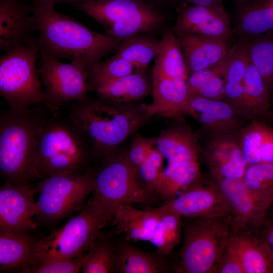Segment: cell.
Returning <instances> with one entry per match:
<instances>
[{
  "mask_svg": "<svg viewBox=\"0 0 273 273\" xmlns=\"http://www.w3.org/2000/svg\"><path fill=\"white\" fill-rule=\"evenodd\" d=\"M32 4L40 49L59 59H68L82 66L89 75L104 57L121 45L105 33L95 32L57 12L54 4Z\"/></svg>",
  "mask_w": 273,
  "mask_h": 273,
  "instance_id": "6da1fadb",
  "label": "cell"
},
{
  "mask_svg": "<svg viewBox=\"0 0 273 273\" xmlns=\"http://www.w3.org/2000/svg\"><path fill=\"white\" fill-rule=\"evenodd\" d=\"M71 104L68 118L88 139L95 156L103 158L117 151L149 117L145 104L87 97Z\"/></svg>",
  "mask_w": 273,
  "mask_h": 273,
  "instance_id": "7a4b0ae2",
  "label": "cell"
},
{
  "mask_svg": "<svg viewBox=\"0 0 273 273\" xmlns=\"http://www.w3.org/2000/svg\"><path fill=\"white\" fill-rule=\"evenodd\" d=\"M51 115L46 114L38 127L32 180L57 174L83 173L87 171L89 157L95 156L88 139L68 117Z\"/></svg>",
  "mask_w": 273,
  "mask_h": 273,
  "instance_id": "3957f363",
  "label": "cell"
},
{
  "mask_svg": "<svg viewBox=\"0 0 273 273\" xmlns=\"http://www.w3.org/2000/svg\"><path fill=\"white\" fill-rule=\"evenodd\" d=\"M41 106L0 115V173L5 181L29 184L37 144V129L46 113Z\"/></svg>",
  "mask_w": 273,
  "mask_h": 273,
  "instance_id": "277c9868",
  "label": "cell"
},
{
  "mask_svg": "<svg viewBox=\"0 0 273 273\" xmlns=\"http://www.w3.org/2000/svg\"><path fill=\"white\" fill-rule=\"evenodd\" d=\"M112 217V213L93 196L79 213L62 226L36 239L34 263L31 267L49 260L84 255Z\"/></svg>",
  "mask_w": 273,
  "mask_h": 273,
  "instance_id": "5b68a950",
  "label": "cell"
},
{
  "mask_svg": "<svg viewBox=\"0 0 273 273\" xmlns=\"http://www.w3.org/2000/svg\"><path fill=\"white\" fill-rule=\"evenodd\" d=\"M187 218L175 272L216 273L222 252L235 232L232 224L220 218Z\"/></svg>",
  "mask_w": 273,
  "mask_h": 273,
  "instance_id": "8992f818",
  "label": "cell"
},
{
  "mask_svg": "<svg viewBox=\"0 0 273 273\" xmlns=\"http://www.w3.org/2000/svg\"><path fill=\"white\" fill-rule=\"evenodd\" d=\"M39 51L34 37L1 57L0 94L11 110L44 106L46 96L35 67Z\"/></svg>",
  "mask_w": 273,
  "mask_h": 273,
  "instance_id": "52a82bcc",
  "label": "cell"
},
{
  "mask_svg": "<svg viewBox=\"0 0 273 273\" xmlns=\"http://www.w3.org/2000/svg\"><path fill=\"white\" fill-rule=\"evenodd\" d=\"M73 5L121 44L138 35L156 30L163 22L161 14L142 0H82Z\"/></svg>",
  "mask_w": 273,
  "mask_h": 273,
  "instance_id": "ba28073f",
  "label": "cell"
},
{
  "mask_svg": "<svg viewBox=\"0 0 273 273\" xmlns=\"http://www.w3.org/2000/svg\"><path fill=\"white\" fill-rule=\"evenodd\" d=\"M36 187L39 196L35 215L42 223H56L84 208L87 197L96 190L95 173L52 175L41 179Z\"/></svg>",
  "mask_w": 273,
  "mask_h": 273,
  "instance_id": "9c48e42d",
  "label": "cell"
},
{
  "mask_svg": "<svg viewBox=\"0 0 273 273\" xmlns=\"http://www.w3.org/2000/svg\"><path fill=\"white\" fill-rule=\"evenodd\" d=\"M96 188L94 196L113 215L119 206L147 203L151 194L141 184L137 169L127 154L115 152L104 157L95 173Z\"/></svg>",
  "mask_w": 273,
  "mask_h": 273,
  "instance_id": "30bf717a",
  "label": "cell"
},
{
  "mask_svg": "<svg viewBox=\"0 0 273 273\" xmlns=\"http://www.w3.org/2000/svg\"><path fill=\"white\" fill-rule=\"evenodd\" d=\"M41 64L38 74L44 87V106L51 114L69 103L87 97L89 73L82 66L65 63L40 49Z\"/></svg>",
  "mask_w": 273,
  "mask_h": 273,
  "instance_id": "8fae6325",
  "label": "cell"
},
{
  "mask_svg": "<svg viewBox=\"0 0 273 273\" xmlns=\"http://www.w3.org/2000/svg\"><path fill=\"white\" fill-rule=\"evenodd\" d=\"M210 180L201 178L176 197L158 208L181 217H207L225 219L233 227L232 208L218 183L211 176Z\"/></svg>",
  "mask_w": 273,
  "mask_h": 273,
  "instance_id": "7c38bea8",
  "label": "cell"
},
{
  "mask_svg": "<svg viewBox=\"0 0 273 273\" xmlns=\"http://www.w3.org/2000/svg\"><path fill=\"white\" fill-rule=\"evenodd\" d=\"M36 187L5 181L0 188V231L29 233L37 223L34 196Z\"/></svg>",
  "mask_w": 273,
  "mask_h": 273,
  "instance_id": "4fadbf2b",
  "label": "cell"
},
{
  "mask_svg": "<svg viewBox=\"0 0 273 273\" xmlns=\"http://www.w3.org/2000/svg\"><path fill=\"white\" fill-rule=\"evenodd\" d=\"M239 131L229 134H204L206 143L204 148L200 146V156L203 157L214 178H243L248 164L241 151Z\"/></svg>",
  "mask_w": 273,
  "mask_h": 273,
  "instance_id": "5bb4252c",
  "label": "cell"
},
{
  "mask_svg": "<svg viewBox=\"0 0 273 273\" xmlns=\"http://www.w3.org/2000/svg\"><path fill=\"white\" fill-rule=\"evenodd\" d=\"M215 179L232 208L234 231L259 229L270 205L252 192L243 179Z\"/></svg>",
  "mask_w": 273,
  "mask_h": 273,
  "instance_id": "9a60e30c",
  "label": "cell"
},
{
  "mask_svg": "<svg viewBox=\"0 0 273 273\" xmlns=\"http://www.w3.org/2000/svg\"><path fill=\"white\" fill-rule=\"evenodd\" d=\"M185 115L196 120L205 134H222L239 131L250 121L224 100L190 97Z\"/></svg>",
  "mask_w": 273,
  "mask_h": 273,
  "instance_id": "2e32d148",
  "label": "cell"
},
{
  "mask_svg": "<svg viewBox=\"0 0 273 273\" xmlns=\"http://www.w3.org/2000/svg\"><path fill=\"white\" fill-rule=\"evenodd\" d=\"M172 31L216 38L226 42L233 35L229 18L224 8L193 5L181 10Z\"/></svg>",
  "mask_w": 273,
  "mask_h": 273,
  "instance_id": "e0dca14e",
  "label": "cell"
},
{
  "mask_svg": "<svg viewBox=\"0 0 273 273\" xmlns=\"http://www.w3.org/2000/svg\"><path fill=\"white\" fill-rule=\"evenodd\" d=\"M32 6L22 0H0V49L6 52L34 38Z\"/></svg>",
  "mask_w": 273,
  "mask_h": 273,
  "instance_id": "ac0fdd59",
  "label": "cell"
},
{
  "mask_svg": "<svg viewBox=\"0 0 273 273\" xmlns=\"http://www.w3.org/2000/svg\"><path fill=\"white\" fill-rule=\"evenodd\" d=\"M153 101L145 104L148 117L160 115L181 121L190 97L187 80L152 73Z\"/></svg>",
  "mask_w": 273,
  "mask_h": 273,
  "instance_id": "d6986e66",
  "label": "cell"
},
{
  "mask_svg": "<svg viewBox=\"0 0 273 273\" xmlns=\"http://www.w3.org/2000/svg\"><path fill=\"white\" fill-rule=\"evenodd\" d=\"M174 33L189 74L220 64L230 49L227 42L220 39L196 34Z\"/></svg>",
  "mask_w": 273,
  "mask_h": 273,
  "instance_id": "ffe728a7",
  "label": "cell"
},
{
  "mask_svg": "<svg viewBox=\"0 0 273 273\" xmlns=\"http://www.w3.org/2000/svg\"><path fill=\"white\" fill-rule=\"evenodd\" d=\"M155 144L168 165H184L198 161L200 157L197 136L182 124L162 130L155 138Z\"/></svg>",
  "mask_w": 273,
  "mask_h": 273,
  "instance_id": "44dd1931",
  "label": "cell"
},
{
  "mask_svg": "<svg viewBox=\"0 0 273 273\" xmlns=\"http://www.w3.org/2000/svg\"><path fill=\"white\" fill-rule=\"evenodd\" d=\"M248 42V38L240 37L230 48L224 60L223 70V100L230 104L246 119L243 96L245 78L249 63Z\"/></svg>",
  "mask_w": 273,
  "mask_h": 273,
  "instance_id": "7402d4cb",
  "label": "cell"
},
{
  "mask_svg": "<svg viewBox=\"0 0 273 273\" xmlns=\"http://www.w3.org/2000/svg\"><path fill=\"white\" fill-rule=\"evenodd\" d=\"M232 239L244 273H273V254L258 230L235 232Z\"/></svg>",
  "mask_w": 273,
  "mask_h": 273,
  "instance_id": "603a6c76",
  "label": "cell"
},
{
  "mask_svg": "<svg viewBox=\"0 0 273 273\" xmlns=\"http://www.w3.org/2000/svg\"><path fill=\"white\" fill-rule=\"evenodd\" d=\"M161 214L158 208L143 211L131 204L120 205L112 217L115 233L123 234L127 241L150 242Z\"/></svg>",
  "mask_w": 273,
  "mask_h": 273,
  "instance_id": "cb8c5ba5",
  "label": "cell"
},
{
  "mask_svg": "<svg viewBox=\"0 0 273 273\" xmlns=\"http://www.w3.org/2000/svg\"><path fill=\"white\" fill-rule=\"evenodd\" d=\"M139 70L115 79L92 84L89 90L99 98L119 103L135 102L147 96L152 88V80L145 73Z\"/></svg>",
  "mask_w": 273,
  "mask_h": 273,
  "instance_id": "d4e9b609",
  "label": "cell"
},
{
  "mask_svg": "<svg viewBox=\"0 0 273 273\" xmlns=\"http://www.w3.org/2000/svg\"><path fill=\"white\" fill-rule=\"evenodd\" d=\"M36 239L28 233L0 231V270L21 272L34 263Z\"/></svg>",
  "mask_w": 273,
  "mask_h": 273,
  "instance_id": "484cf974",
  "label": "cell"
},
{
  "mask_svg": "<svg viewBox=\"0 0 273 273\" xmlns=\"http://www.w3.org/2000/svg\"><path fill=\"white\" fill-rule=\"evenodd\" d=\"M239 140L248 165L267 163L273 155V128L263 121H250L240 130Z\"/></svg>",
  "mask_w": 273,
  "mask_h": 273,
  "instance_id": "4316f807",
  "label": "cell"
},
{
  "mask_svg": "<svg viewBox=\"0 0 273 273\" xmlns=\"http://www.w3.org/2000/svg\"><path fill=\"white\" fill-rule=\"evenodd\" d=\"M117 272L120 273H161L170 266L166 256L149 253L127 242L115 244Z\"/></svg>",
  "mask_w": 273,
  "mask_h": 273,
  "instance_id": "83f0119b",
  "label": "cell"
},
{
  "mask_svg": "<svg viewBox=\"0 0 273 273\" xmlns=\"http://www.w3.org/2000/svg\"><path fill=\"white\" fill-rule=\"evenodd\" d=\"M270 94L262 77L249 60L243 96L245 116L248 120L263 121L271 116Z\"/></svg>",
  "mask_w": 273,
  "mask_h": 273,
  "instance_id": "f1b7e54d",
  "label": "cell"
},
{
  "mask_svg": "<svg viewBox=\"0 0 273 273\" xmlns=\"http://www.w3.org/2000/svg\"><path fill=\"white\" fill-rule=\"evenodd\" d=\"M152 73L172 78L187 79L189 70L180 46L172 30L165 31L162 35Z\"/></svg>",
  "mask_w": 273,
  "mask_h": 273,
  "instance_id": "f546056e",
  "label": "cell"
},
{
  "mask_svg": "<svg viewBox=\"0 0 273 273\" xmlns=\"http://www.w3.org/2000/svg\"><path fill=\"white\" fill-rule=\"evenodd\" d=\"M201 177L198 161L178 166L166 165L161 174L155 193L165 202L170 201Z\"/></svg>",
  "mask_w": 273,
  "mask_h": 273,
  "instance_id": "4dcf8cb0",
  "label": "cell"
},
{
  "mask_svg": "<svg viewBox=\"0 0 273 273\" xmlns=\"http://www.w3.org/2000/svg\"><path fill=\"white\" fill-rule=\"evenodd\" d=\"M224 60L214 67L194 71L189 74L187 86L190 97L223 100Z\"/></svg>",
  "mask_w": 273,
  "mask_h": 273,
  "instance_id": "1f68e13d",
  "label": "cell"
},
{
  "mask_svg": "<svg viewBox=\"0 0 273 273\" xmlns=\"http://www.w3.org/2000/svg\"><path fill=\"white\" fill-rule=\"evenodd\" d=\"M83 273L117 272L115 244L111 238L101 232L84 254Z\"/></svg>",
  "mask_w": 273,
  "mask_h": 273,
  "instance_id": "d6a6232c",
  "label": "cell"
},
{
  "mask_svg": "<svg viewBox=\"0 0 273 273\" xmlns=\"http://www.w3.org/2000/svg\"><path fill=\"white\" fill-rule=\"evenodd\" d=\"M273 30V3L257 5L241 12L236 26L240 35L250 38Z\"/></svg>",
  "mask_w": 273,
  "mask_h": 273,
  "instance_id": "836d02e7",
  "label": "cell"
},
{
  "mask_svg": "<svg viewBox=\"0 0 273 273\" xmlns=\"http://www.w3.org/2000/svg\"><path fill=\"white\" fill-rule=\"evenodd\" d=\"M160 47V40L139 34L123 42L114 55L133 64L139 70H144L156 57Z\"/></svg>",
  "mask_w": 273,
  "mask_h": 273,
  "instance_id": "e575fe53",
  "label": "cell"
},
{
  "mask_svg": "<svg viewBox=\"0 0 273 273\" xmlns=\"http://www.w3.org/2000/svg\"><path fill=\"white\" fill-rule=\"evenodd\" d=\"M249 39V61L262 77L269 92L273 86V37L261 35Z\"/></svg>",
  "mask_w": 273,
  "mask_h": 273,
  "instance_id": "d590c367",
  "label": "cell"
},
{
  "mask_svg": "<svg viewBox=\"0 0 273 273\" xmlns=\"http://www.w3.org/2000/svg\"><path fill=\"white\" fill-rule=\"evenodd\" d=\"M160 211L162 214L150 242L156 247L157 253L166 256L180 242L182 217Z\"/></svg>",
  "mask_w": 273,
  "mask_h": 273,
  "instance_id": "8d00e7d4",
  "label": "cell"
},
{
  "mask_svg": "<svg viewBox=\"0 0 273 273\" xmlns=\"http://www.w3.org/2000/svg\"><path fill=\"white\" fill-rule=\"evenodd\" d=\"M243 179L252 192L271 205L273 201V164L248 165Z\"/></svg>",
  "mask_w": 273,
  "mask_h": 273,
  "instance_id": "74e56055",
  "label": "cell"
},
{
  "mask_svg": "<svg viewBox=\"0 0 273 273\" xmlns=\"http://www.w3.org/2000/svg\"><path fill=\"white\" fill-rule=\"evenodd\" d=\"M139 71L133 64L116 55L101 61L89 75L88 85L120 78Z\"/></svg>",
  "mask_w": 273,
  "mask_h": 273,
  "instance_id": "f35d334b",
  "label": "cell"
},
{
  "mask_svg": "<svg viewBox=\"0 0 273 273\" xmlns=\"http://www.w3.org/2000/svg\"><path fill=\"white\" fill-rule=\"evenodd\" d=\"M84 255L73 259H55L24 269L22 273H76L81 270Z\"/></svg>",
  "mask_w": 273,
  "mask_h": 273,
  "instance_id": "ab89813d",
  "label": "cell"
},
{
  "mask_svg": "<svg viewBox=\"0 0 273 273\" xmlns=\"http://www.w3.org/2000/svg\"><path fill=\"white\" fill-rule=\"evenodd\" d=\"M232 237L222 252L216 273H244L241 258Z\"/></svg>",
  "mask_w": 273,
  "mask_h": 273,
  "instance_id": "60d3db41",
  "label": "cell"
},
{
  "mask_svg": "<svg viewBox=\"0 0 273 273\" xmlns=\"http://www.w3.org/2000/svg\"><path fill=\"white\" fill-rule=\"evenodd\" d=\"M155 141V138L150 139L140 135L133 138L127 154L130 162L136 168L146 161L149 149Z\"/></svg>",
  "mask_w": 273,
  "mask_h": 273,
  "instance_id": "b9f144b4",
  "label": "cell"
},
{
  "mask_svg": "<svg viewBox=\"0 0 273 273\" xmlns=\"http://www.w3.org/2000/svg\"><path fill=\"white\" fill-rule=\"evenodd\" d=\"M136 169L140 180L146 190L151 194L156 192L162 172L146 160Z\"/></svg>",
  "mask_w": 273,
  "mask_h": 273,
  "instance_id": "7bdbcfd3",
  "label": "cell"
},
{
  "mask_svg": "<svg viewBox=\"0 0 273 273\" xmlns=\"http://www.w3.org/2000/svg\"><path fill=\"white\" fill-rule=\"evenodd\" d=\"M154 146L155 143L149 149L146 160L158 170L162 172L164 167L163 166L164 158L159 150Z\"/></svg>",
  "mask_w": 273,
  "mask_h": 273,
  "instance_id": "ee69618b",
  "label": "cell"
},
{
  "mask_svg": "<svg viewBox=\"0 0 273 273\" xmlns=\"http://www.w3.org/2000/svg\"><path fill=\"white\" fill-rule=\"evenodd\" d=\"M262 226H263V229L260 234L273 254V220L265 219Z\"/></svg>",
  "mask_w": 273,
  "mask_h": 273,
  "instance_id": "f6af8a7d",
  "label": "cell"
},
{
  "mask_svg": "<svg viewBox=\"0 0 273 273\" xmlns=\"http://www.w3.org/2000/svg\"><path fill=\"white\" fill-rule=\"evenodd\" d=\"M193 5L223 8L222 0H187Z\"/></svg>",
  "mask_w": 273,
  "mask_h": 273,
  "instance_id": "bcb514c9",
  "label": "cell"
},
{
  "mask_svg": "<svg viewBox=\"0 0 273 273\" xmlns=\"http://www.w3.org/2000/svg\"><path fill=\"white\" fill-rule=\"evenodd\" d=\"M82 0H31V3H52L54 4H72V5Z\"/></svg>",
  "mask_w": 273,
  "mask_h": 273,
  "instance_id": "7dc6e473",
  "label": "cell"
},
{
  "mask_svg": "<svg viewBox=\"0 0 273 273\" xmlns=\"http://www.w3.org/2000/svg\"><path fill=\"white\" fill-rule=\"evenodd\" d=\"M272 93V99L271 101V116H273V86L271 90Z\"/></svg>",
  "mask_w": 273,
  "mask_h": 273,
  "instance_id": "c3c4849f",
  "label": "cell"
},
{
  "mask_svg": "<svg viewBox=\"0 0 273 273\" xmlns=\"http://www.w3.org/2000/svg\"><path fill=\"white\" fill-rule=\"evenodd\" d=\"M270 206H272V208H273V201H272V203H271ZM270 220H273V213H272V218H271Z\"/></svg>",
  "mask_w": 273,
  "mask_h": 273,
  "instance_id": "681fc988",
  "label": "cell"
},
{
  "mask_svg": "<svg viewBox=\"0 0 273 273\" xmlns=\"http://www.w3.org/2000/svg\"><path fill=\"white\" fill-rule=\"evenodd\" d=\"M236 1H240V2H245V1H248V0H236Z\"/></svg>",
  "mask_w": 273,
  "mask_h": 273,
  "instance_id": "f907efd6",
  "label": "cell"
}]
</instances>
